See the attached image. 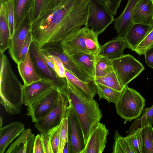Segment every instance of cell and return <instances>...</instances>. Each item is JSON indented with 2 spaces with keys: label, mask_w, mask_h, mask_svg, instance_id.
Returning a JSON list of instances; mask_svg holds the SVG:
<instances>
[{
  "label": "cell",
  "mask_w": 153,
  "mask_h": 153,
  "mask_svg": "<svg viewBox=\"0 0 153 153\" xmlns=\"http://www.w3.org/2000/svg\"><path fill=\"white\" fill-rule=\"evenodd\" d=\"M89 0H61L55 7L32 22L33 40L40 48L60 43L86 24Z\"/></svg>",
  "instance_id": "obj_1"
},
{
  "label": "cell",
  "mask_w": 153,
  "mask_h": 153,
  "mask_svg": "<svg viewBox=\"0 0 153 153\" xmlns=\"http://www.w3.org/2000/svg\"><path fill=\"white\" fill-rule=\"evenodd\" d=\"M67 81L68 88L63 91L66 94L69 102L72 105L78 117L86 144L88 137L102 117L101 111L94 97L67 79Z\"/></svg>",
  "instance_id": "obj_2"
},
{
  "label": "cell",
  "mask_w": 153,
  "mask_h": 153,
  "mask_svg": "<svg viewBox=\"0 0 153 153\" xmlns=\"http://www.w3.org/2000/svg\"><path fill=\"white\" fill-rule=\"evenodd\" d=\"M0 102L9 114H18L24 104V85L13 71L4 53H0Z\"/></svg>",
  "instance_id": "obj_3"
},
{
  "label": "cell",
  "mask_w": 153,
  "mask_h": 153,
  "mask_svg": "<svg viewBox=\"0 0 153 153\" xmlns=\"http://www.w3.org/2000/svg\"><path fill=\"white\" fill-rule=\"evenodd\" d=\"M145 102V99L138 92L126 85L115 103L117 113L124 120V124L131 122L140 117Z\"/></svg>",
  "instance_id": "obj_4"
},
{
  "label": "cell",
  "mask_w": 153,
  "mask_h": 153,
  "mask_svg": "<svg viewBox=\"0 0 153 153\" xmlns=\"http://www.w3.org/2000/svg\"><path fill=\"white\" fill-rule=\"evenodd\" d=\"M29 50L35 69L41 79L47 81L59 91H62L67 88L68 82L66 77H60L48 65L42 56L40 48L35 42L32 41Z\"/></svg>",
  "instance_id": "obj_5"
},
{
  "label": "cell",
  "mask_w": 153,
  "mask_h": 153,
  "mask_svg": "<svg viewBox=\"0 0 153 153\" xmlns=\"http://www.w3.org/2000/svg\"><path fill=\"white\" fill-rule=\"evenodd\" d=\"M114 16L100 0H89L88 14L85 25L96 34L103 32L114 21Z\"/></svg>",
  "instance_id": "obj_6"
},
{
  "label": "cell",
  "mask_w": 153,
  "mask_h": 153,
  "mask_svg": "<svg viewBox=\"0 0 153 153\" xmlns=\"http://www.w3.org/2000/svg\"><path fill=\"white\" fill-rule=\"evenodd\" d=\"M111 61L113 69L124 88L145 69L142 64L130 54L123 55Z\"/></svg>",
  "instance_id": "obj_7"
},
{
  "label": "cell",
  "mask_w": 153,
  "mask_h": 153,
  "mask_svg": "<svg viewBox=\"0 0 153 153\" xmlns=\"http://www.w3.org/2000/svg\"><path fill=\"white\" fill-rule=\"evenodd\" d=\"M69 103V100L66 93L59 90L58 98L56 104L46 115L35 123V127L40 132H47L59 126L66 117Z\"/></svg>",
  "instance_id": "obj_8"
},
{
  "label": "cell",
  "mask_w": 153,
  "mask_h": 153,
  "mask_svg": "<svg viewBox=\"0 0 153 153\" xmlns=\"http://www.w3.org/2000/svg\"><path fill=\"white\" fill-rule=\"evenodd\" d=\"M59 90L53 87L38 97L27 106L28 115L36 123L46 115L56 104Z\"/></svg>",
  "instance_id": "obj_9"
},
{
  "label": "cell",
  "mask_w": 153,
  "mask_h": 153,
  "mask_svg": "<svg viewBox=\"0 0 153 153\" xmlns=\"http://www.w3.org/2000/svg\"><path fill=\"white\" fill-rule=\"evenodd\" d=\"M66 117L68 120V141L72 146L73 153H82L86 145L83 131L78 117L70 102Z\"/></svg>",
  "instance_id": "obj_10"
},
{
  "label": "cell",
  "mask_w": 153,
  "mask_h": 153,
  "mask_svg": "<svg viewBox=\"0 0 153 153\" xmlns=\"http://www.w3.org/2000/svg\"><path fill=\"white\" fill-rule=\"evenodd\" d=\"M40 49L46 55L55 56L58 57L65 69L81 81L89 83L94 80L77 65L70 56L63 52L60 43L49 45Z\"/></svg>",
  "instance_id": "obj_11"
},
{
  "label": "cell",
  "mask_w": 153,
  "mask_h": 153,
  "mask_svg": "<svg viewBox=\"0 0 153 153\" xmlns=\"http://www.w3.org/2000/svg\"><path fill=\"white\" fill-rule=\"evenodd\" d=\"M32 23L30 12L14 31L11 38L9 52L11 58L17 64L21 61L22 46L31 30Z\"/></svg>",
  "instance_id": "obj_12"
},
{
  "label": "cell",
  "mask_w": 153,
  "mask_h": 153,
  "mask_svg": "<svg viewBox=\"0 0 153 153\" xmlns=\"http://www.w3.org/2000/svg\"><path fill=\"white\" fill-rule=\"evenodd\" d=\"M109 134L106 125L100 122L88 137L82 153H102L106 146Z\"/></svg>",
  "instance_id": "obj_13"
},
{
  "label": "cell",
  "mask_w": 153,
  "mask_h": 153,
  "mask_svg": "<svg viewBox=\"0 0 153 153\" xmlns=\"http://www.w3.org/2000/svg\"><path fill=\"white\" fill-rule=\"evenodd\" d=\"M87 27L85 26L75 31L62 40L60 45L63 52L71 56L78 52H87L85 36Z\"/></svg>",
  "instance_id": "obj_14"
},
{
  "label": "cell",
  "mask_w": 153,
  "mask_h": 153,
  "mask_svg": "<svg viewBox=\"0 0 153 153\" xmlns=\"http://www.w3.org/2000/svg\"><path fill=\"white\" fill-rule=\"evenodd\" d=\"M153 26L140 23H133L123 36L127 48L132 51L143 40Z\"/></svg>",
  "instance_id": "obj_15"
},
{
  "label": "cell",
  "mask_w": 153,
  "mask_h": 153,
  "mask_svg": "<svg viewBox=\"0 0 153 153\" xmlns=\"http://www.w3.org/2000/svg\"><path fill=\"white\" fill-rule=\"evenodd\" d=\"M153 20V0H138L133 10V23L150 25Z\"/></svg>",
  "instance_id": "obj_16"
},
{
  "label": "cell",
  "mask_w": 153,
  "mask_h": 153,
  "mask_svg": "<svg viewBox=\"0 0 153 153\" xmlns=\"http://www.w3.org/2000/svg\"><path fill=\"white\" fill-rule=\"evenodd\" d=\"M126 48V44L123 36H118L101 46L97 56L110 59H115L123 55Z\"/></svg>",
  "instance_id": "obj_17"
},
{
  "label": "cell",
  "mask_w": 153,
  "mask_h": 153,
  "mask_svg": "<svg viewBox=\"0 0 153 153\" xmlns=\"http://www.w3.org/2000/svg\"><path fill=\"white\" fill-rule=\"evenodd\" d=\"M23 124L13 122L0 128V153H4L8 146L25 130Z\"/></svg>",
  "instance_id": "obj_18"
},
{
  "label": "cell",
  "mask_w": 153,
  "mask_h": 153,
  "mask_svg": "<svg viewBox=\"0 0 153 153\" xmlns=\"http://www.w3.org/2000/svg\"><path fill=\"white\" fill-rule=\"evenodd\" d=\"M17 65L18 71L24 86L28 85L41 79L35 69L29 49L24 59Z\"/></svg>",
  "instance_id": "obj_19"
},
{
  "label": "cell",
  "mask_w": 153,
  "mask_h": 153,
  "mask_svg": "<svg viewBox=\"0 0 153 153\" xmlns=\"http://www.w3.org/2000/svg\"><path fill=\"white\" fill-rule=\"evenodd\" d=\"M138 0H128L122 13L114 21V28L118 36H123L132 24L131 17L134 8Z\"/></svg>",
  "instance_id": "obj_20"
},
{
  "label": "cell",
  "mask_w": 153,
  "mask_h": 153,
  "mask_svg": "<svg viewBox=\"0 0 153 153\" xmlns=\"http://www.w3.org/2000/svg\"><path fill=\"white\" fill-rule=\"evenodd\" d=\"M53 87L48 82L42 79L24 86V104L27 106L38 97Z\"/></svg>",
  "instance_id": "obj_21"
},
{
  "label": "cell",
  "mask_w": 153,
  "mask_h": 153,
  "mask_svg": "<svg viewBox=\"0 0 153 153\" xmlns=\"http://www.w3.org/2000/svg\"><path fill=\"white\" fill-rule=\"evenodd\" d=\"M77 65L94 80L96 56L88 53L80 52L70 56Z\"/></svg>",
  "instance_id": "obj_22"
},
{
  "label": "cell",
  "mask_w": 153,
  "mask_h": 153,
  "mask_svg": "<svg viewBox=\"0 0 153 153\" xmlns=\"http://www.w3.org/2000/svg\"><path fill=\"white\" fill-rule=\"evenodd\" d=\"M34 0H13L14 16V31L30 12Z\"/></svg>",
  "instance_id": "obj_23"
},
{
  "label": "cell",
  "mask_w": 153,
  "mask_h": 153,
  "mask_svg": "<svg viewBox=\"0 0 153 153\" xmlns=\"http://www.w3.org/2000/svg\"><path fill=\"white\" fill-rule=\"evenodd\" d=\"M11 39L8 23L6 18L3 3L0 4V51L4 53L10 46Z\"/></svg>",
  "instance_id": "obj_24"
},
{
  "label": "cell",
  "mask_w": 153,
  "mask_h": 153,
  "mask_svg": "<svg viewBox=\"0 0 153 153\" xmlns=\"http://www.w3.org/2000/svg\"><path fill=\"white\" fill-rule=\"evenodd\" d=\"M61 0H34L30 11L32 22L56 7Z\"/></svg>",
  "instance_id": "obj_25"
},
{
  "label": "cell",
  "mask_w": 153,
  "mask_h": 153,
  "mask_svg": "<svg viewBox=\"0 0 153 153\" xmlns=\"http://www.w3.org/2000/svg\"><path fill=\"white\" fill-rule=\"evenodd\" d=\"M141 117L134 119L126 133L128 134H132L140 127L143 128L149 124L152 126L153 124V103L149 107L144 108Z\"/></svg>",
  "instance_id": "obj_26"
},
{
  "label": "cell",
  "mask_w": 153,
  "mask_h": 153,
  "mask_svg": "<svg viewBox=\"0 0 153 153\" xmlns=\"http://www.w3.org/2000/svg\"><path fill=\"white\" fill-rule=\"evenodd\" d=\"M65 73L67 79L71 83L94 97L97 91V87L94 80L89 83H86L79 79L65 69Z\"/></svg>",
  "instance_id": "obj_27"
},
{
  "label": "cell",
  "mask_w": 153,
  "mask_h": 153,
  "mask_svg": "<svg viewBox=\"0 0 153 153\" xmlns=\"http://www.w3.org/2000/svg\"><path fill=\"white\" fill-rule=\"evenodd\" d=\"M114 139L112 153H136L128 139L121 136L117 130L115 131Z\"/></svg>",
  "instance_id": "obj_28"
},
{
  "label": "cell",
  "mask_w": 153,
  "mask_h": 153,
  "mask_svg": "<svg viewBox=\"0 0 153 153\" xmlns=\"http://www.w3.org/2000/svg\"><path fill=\"white\" fill-rule=\"evenodd\" d=\"M30 128L25 130L16 140L12 143L6 153H25L28 139L32 134Z\"/></svg>",
  "instance_id": "obj_29"
},
{
  "label": "cell",
  "mask_w": 153,
  "mask_h": 153,
  "mask_svg": "<svg viewBox=\"0 0 153 153\" xmlns=\"http://www.w3.org/2000/svg\"><path fill=\"white\" fill-rule=\"evenodd\" d=\"M94 80L95 83L104 85L120 92H122L124 88L113 69L105 76L96 78Z\"/></svg>",
  "instance_id": "obj_30"
},
{
  "label": "cell",
  "mask_w": 153,
  "mask_h": 153,
  "mask_svg": "<svg viewBox=\"0 0 153 153\" xmlns=\"http://www.w3.org/2000/svg\"><path fill=\"white\" fill-rule=\"evenodd\" d=\"M95 83L97 89V93L99 97L100 100L102 99H105L110 103H115L117 102L122 92L100 84Z\"/></svg>",
  "instance_id": "obj_31"
},
{
  "label": "cell",
  "mask_w": 153,
  "mask_h": 153,
  "mask_svg": "<svg viewBox=\"0 0 153 153\" xmlns=\"http://www.w3.org/2000/svg\"><path fill=\"white\" fill-rule=\"evenodd\" d=\"M112 70L111 59L96 56L94 79L96 78L105 76Z\"/></svg>",
  "instance_id": "obj_32"
},
{
  "label": "cell",
  "mask_w": 153,
  "mask_h": 153,
  "mask_svg": "<svg viewBox=\"0 0 153 153\" xmlns=\"http://www.w3.org/2000/svg\"><path fill=\"white\" fill-rule=\"evenodd\" d=\"M98 36L87 27L85 36V44L87 52L97 56L100 45L98 40Z\"/></svg>",
  "instance_id": "obj_33"
},
{
  "label": "cell",
  "mask_w": 153,
  "mask_h": 153,
  "mask_svg": "<svg viewBox=\"0 0 153 153\" xmlns=\"http://www.w3.org/2000/svg\"><path fill=\"white\" fill-rule=\"evenodd\" d=\"M142 128V153H153V128L149 124Z\"/></svg>",
  "instance_id": "obj_34"
},
{
  "label": "cell",
  "mask_w": 153,
  "mask_h": 153,
  "mask_svg": "<svg viewBox=\"0 0 153 153\" xmlns=\"http://www.w3.org/2000/svg\"><path fill=\"white\" fill-rule=\"evenodd\" d=\"M131 143L136 153H142L143 144L142 128H138L133 133L126 137Z\"/></svg>",
  "instance_id": "obj_35"
},
{
  "label": "cell",
  "mask_w": 153,
  "mask_h": 153,
  "mask_svg": "<svg viewBox=\"0 0 153 153\" xmlns=\"http://www.w3.org/2000/svg\"><path fill=\"white\" fill-rule=\"evenodd\" d=\"M3 4L6 18L9 27L10 38L11 39L14 32V16L13 0H9Z\"/></svg>",
  "instance_id": "obj_36"
},
{
  "label": "cell",
  "mask_w": 153,
  "mask_h": 153,
  "mask_svg": "<svg viewBox=\"0 0 153 153\" xmlns=\"http://www.w3.org/2000/svg\"><path fill=\"white\" fill-rule=\"evenodd\" d=\"M153 47V26L147 35L134 50L140 56L144 55L146 51Z\"/></svg>",
  "instance_id": "obj_37"
},
{
  "label": "cell",
  "mask_w": 153,
  "mask_h": 153,
  "mask_svg": "<svg viewBox=\"0 0 153 153\" xmlns=\"http://www.w3.org/2000/svg\"><path fill=\"white\" fill-rule=\"evenodd\" d=\"M59 143L58 153H62L65 143L68 141L67 118H64L59 126Z\"/></svg>",
  "instance_id": "obj_38"
},
{
  "label": "cell",
  "mask_w": 153,
  "mask_h": 153,
  "mask_svg": "<svg viewBox=\"0 0 153 153\" xmlns=\"http://www.w3.org/2000/svg\"><path fill=\"white\" fill-rule=\"evenodd\" d=\"M59 125L49 131L50 132V140L53 153H58V152L59 143Z\"/></svg>",
  "instance_id": "obj_39"
},
{
  "label": "cell",
  "mask_w": 153,
  "mask_h": 153,
  "mask_svg": "<svg viewBox=\"0 0 153 153\" xmlns=\"http://www.w3.org/2000/svg\"><path fill=\"white\" fill-rule=\"evenodd\" d=\"M46 55L53 62L55 68V72L56 74L61 77L66 78L65 68L59 59L55 56Z\"/></svg>",
  "instance_id": "obj_40"
},
{
  "label": "cell",
  "mask_w": 153,
  "mask_h": 153,
  "mask_svg": "<svg viewBox=\"0 0 153 153\" xmlns=\"http://www.w3.org/2000/svg\"><path fill=\"white\" fill-rule=\"evenodd\" d=\"M113 15H116L122 0H100Z\"/></svg>",
  "instance_id": "obj_41"
},
{
  "label": "cell",
  "mask_w": 153,
  "mask_h": 153,
  "mask_svg": "<svg viewBox=\"0 0 153 153\" xmlns=\"http://www.w3.org/2000/svg\"><path fill=\"white\" fill-rule=\"evenodd\" d=\"M42 144L45 153H53L50 140V132H40Z\"/></svg>",
  "instance_id": "obj_42"
},
{
  "label": "cell",
  "mask_w": 153,
  "mask_h": 153,
  "mask_svg": "<svg viewBox=\"0 0 153 153\" xmlns=\"http://www.w3.org/2000/svg\"><path fill=\"white\" fill-rule=\"evenodd\" d=\"M32 41L31 31L30 30L22 46L21 51V61L25 57Z\"/></svg>",
  "instance_id": "obj_43"
},
{
  "label": "cell",
  "mask_w": 153,
  "mask_h": 153,
  "mask_svg": "<svg viewBox=\"0 0 153 153\" xmlns=\"http://www.w3.org/2000/svg\"><path fill=\"white\" fill-rule=\"evenodd\" d=\"M33 153H45L41 137L39 134L35 137Z\"/></svg>",
  "instance_id": "obj_44"
},
{
  "label": "cell",
  "mask_w": 153,
  "mask_h": 153,
  "mask_svg": "<svg viewBox=\"0 0 153 153\" xmlns=\"http://www.w3.org/2000/svg\"><path fill=\"white\" fill-rule=\"evenodd\" d=\"M144 55L146 64L153 69V47L147 50Z\"/></svg>",
  "instance_id": "obj_45"
},
{
  "label": "cell",
  "mask_w": 153,
  "mask_h": 153,
  "mask_svg": "<svg viewBox=\"0 0 153 153\" xmlns=\"http://www.w3.org/2000/svg\"><path fill=\"white\" fill-rule=\"evenodd\" d=\"M35 137L34 135L32 134L29 137L26 145L25 153H33Z\"/></svg>",
  "instance_id": "obj_46"
},
{
  "label": "cell",
  "mask_w": 153,
  "mask_h": 153,
  "mask_svg": "<svg viewBox=\"0 0 153 153\" xmlns=\"http://www.w3.org/2000/svg\"><path fill=\"white\" fill-rule=\"evenodd\" d=\"M40 50L42 56L45 61L48 65L55 72V68L53 62L49 58L47 55Z\"/></svg>",
  "instance_id": "obj_47"
},
{
  "label": "cell",
  "mask_w": 153,
  "mask_h": 153,
  "mask_svg": "<svg viewBox=\"0 0 153 153\" xmlns=\"http://www.w3.org/2000/svg\"><path fill=\"white\" fill-rule=\"evenodd\" d=\"M62 153H73L72 146L68 141L65 145Z\"/></svg>",
  "instance_id": "obj_48"
},
{
  "label": "cell",
  "mask_w": 153,
  "mask_h": 153,
  "mask_svg": "<svg viewBox=\"0 0 153 153\" xmlns=\"http://www.w3.org/2000/svg\"><path fill=\"white\" fill-rule=\"evenodd\" d=\"M0 128H1L2 127H1L2 124V118L1 116L0 117Z\"/></svg>",
  "instance_id": "obj_49"
},
{
  "label": "cell",
  "mask_w": 153,
  "mask_h": 153,
  "mask_svg": "<svg viewBox=\"0 0 153 153\" xmlns=\"http://www.w3.org/2000/svg\"><path fill=\"white\" fill-rule=\"evenodd\" d=\"M9 0H0V4L3 3H4L8 1Z\"/></svg>",
  "instance_id": "obj_50"
}]
</instances>
